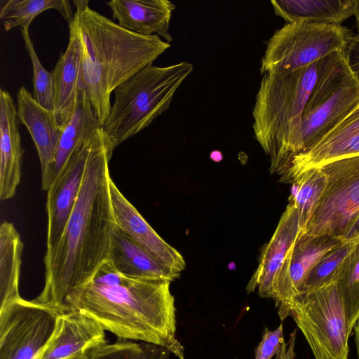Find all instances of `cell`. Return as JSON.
Here are the masks:
<instances>
[{
    "label": "cell",
    "instance_id": "74e56055",
    "mask_svg": "<svg viewBox=\"0 0 359 359\" xmlns=\"http://www.w3.org/2000/svg\"><path fill=\"white\" fill-rule=\"evenodd\" d=\"M358 321H359V319H358Z\"/></svg>",
    "mask_w": 359,
    "mask_h": 359
},
{
    "label": "cell",
    "instance_id": "3957f363",
    "mask_svg": "<svg viewBox=\"0 0 359 359\" xmlns=\"http://www.w3.org/2000/svg\"><path fill=\"white\" fill-rule=\"evenodd\" d=\"M69 29L81 45V84L95 114L103 126L114 90L170 47L157 35L130 32L90 8L88 1L74 0Z\"/></svg>",
    "mask_w": 359,
    "mask_h": 359
},
{
    "label": "cell",
    "instance_id": "836d02e7",
    "mask_svg": "<svg viewBox=\"0 0 359 359\" xmlns=\"http://www.w3.org/2000/svg\"><path fill=\"white\" fill-rule=\"evenodd\" d=\"M354 334H355V340L356 344V349L358 353V358L359 359V321L356 323L353 327Z\"/></svg>",
    "mask_w": 359,
    "mask_h": 359
},
{
    "label": "cell",
    "instance_id": "7a4b0ae2",
    "mask_svg": "<svg viewBox=\"0 0 359 359\" xmlns=\"http://www.w3.org/2000/svg\"><path fill=\"white\" fill-rule=\"evenodd\" d=\"M170 283L127 277L107 259L89 281L72 293L67 311H81L121 339L162 346L184 359V347L176 337Z\"/></svg>",
    "mask_w": 359,
    "mask_h": 359
},
{
    "label": "cell",
    "instance_id": "6da1fadb",
    "mask_svg": "<svg viewBox=\"0 0 359 359\" xmlns=\"http://www.w3.org/2000/svg\"><path fill=\"white\" fill-rule=\"evenodd\" d=\"M113 151L102 126L93 135L79 196L62 235L45 254L44 287L32 300L39 306L67 311L72 293L89 281L107 259L116 226L109 190Z\"/></svg>",
    "mask_w": 359,
    "mask_h": 359
},
{
    "label": "cell",
    "instance_id": "ac0fdd59",
    "mask_svg": "<svg viewBox=\"0 0 359 359\" xmlns=\"http://www.w3.org/2000/svg\"><path fill=\"white\" fill-rule=\"evenodd\" d=\"M17 107L11 94L0 89V199L11 198L20 182L24 150Z\"/></svg>",
    "mask_w": 359,
    "mask_h": 359
},
{
    "label": "cell",
    "instance_id": "8d00e7d4",
    "mask_svg": "<svg viewBox=\"0 0 359 359\" xmlns=\"http://www.w3.org/2000/svg\"><path fill=\"white\" fill-rule=\"evenodd\" d=\"M88 353L79 354L66 359H88Z\"/></svg>",
    "mask_w": 359,
    "mask_h": 359
},
{
    "label": "cell",
    "instance_id": "ba28073f",
    "mask_svg": "<svg viewBox=\"0 0 359 359\" xmlns=\"http://www.w3.org/2000/svg\"><path fill=\"white\" fill-rule=\"evenodd\" d=\"M353 36L341 25L296 21L285 23L266 42L260 73H286L317 62L327 55L345 52Z\"/></svg>",
    "mask_w": 359,
    "mask_h": 359
},
{
    "label": "cell",
    "instance_id": "d590c367",
    "mask_svg": "<svg viewBox=\"0 0 359 359\" xmlns=\"http://www.w3.org/2000/svg\"><path fill=\"white\" fill-rule=\"evenodd\" d=\"M211 158L215 160V161H217V158H219V159H221V158H222V154L218 151H214L211 153Z\"/></svg>",
    "mask_w": 359,
    "mask_h": 359
},
{
    "label": "cell",
    "instance_id": "4dcf8cb0",
    "mask_svg": "<svg viewBox=\"0 0 359 359\" xmlns=\"http://www.w3.org/2000/svg\"><path fill=\"white\" fill-rule=\"evenodd\" d=\"M344 57L348 67L359 83V34L350 39Z\"/></svg>",
    "mask_w": 359,
    "mask_h": 359
},
{
    "label": "cell",
    "instance_id": "7c38bea8",
    "mask_svg": "<svg viewBox=\"0 0 359 359\" xmlns=\"http://www.w3.org/2000/svg\"><path fill=\"white\" fill-rule=\"evenodd\" d=\"M92 138L93 136L72 156L47 190L48 228L46 253L50 252L60 241L74 207L91 149Z\"/></svg>",
    "mask_w": 359,
    "mask_h": 359
},
{
    "label": "cell",
    "instance_id": "603a6c76",
    "mask_svg": "<svg viewBox=\"0 0 359 359\" xmlns=\"http://www.w3.org/2000/svg\"><path fill=\"white\" fill-rule=\"evenodd\" d=\"M23 243L13 224L0 226V311L19 301V278Z\"/></svg>",
    "mask_w": 359,
    "mask_h": 359
},
{
    "label": "cell",
    "instance_id": "9a60e30c",
    "mask_svg": "<svg viewBox=\"0 0 359 359\" xmlns=\"http://www.w3.org/2000/svg\"><path fill=\"white\" fill-rule=\"evenodd\" d=\"M18 120L27 129L41 164V188L47 191L62 130L57 126L53 111L43 107L25 86L17 93Z\"/></svg>",
    "mask_w": 359,
    "mask_h": 359
},
{
    "label": "cell",
    "instance_id": "1f68e13d",
    "mask_svg": "<svg viewBox=\"0 0 359 359\" xmlns=\"http://www.w3.org/2000/svg\"><path fill=\"white\" fill-rule=\"evenodd\" d=\"M297 330H294L290 334L289 340L282 343L279 350L272 359H294V351Z\"/></svg>",
    "mask_w": 359,
    "mask_h": 359
},
{
    "label": "cell",
    "instance_id": "e0dca14e",
    "mask_svg": "<svg viewBox=\"0 0 359 359\" xmlns=\"http://www.w3.org/2000/svg\"><path fill=\"white\" fill-rule=\"evenodd\" d=\"M106 4L121 27L141 35H157L169 43L172 41L170 24L176 6L172 1L111 0Z\"/></svg>",
    "mask_w": 359,
    "mask_h": 359
},
{
    "label": "cell",
    "instance_id": "2e32d148",
    "mask_svg": "<svg viewBox=\"0 0 359 359\" xmlns=\"http://www.w3.org/2000/svg\"><path fill=\"white\" fill-rule=\"evenodd\" d=\"M300 231L297 210L292 202H289L271 238L262 250L258 267L248 284V292L257 290L262 297L273 298L280 268Z\"/></svg>",
    "mask_w": 359,
    "mask_h": 359
},
{
    "label": "cell",
    "instance_id": "e575fe53",
    "mask_svg": "<svg viewBox=\"0 0 359 359\" xmlns=\"http://www.w3.org/2000/svg\"><path fill=\"white\" fill-rule=\"evenodd\" d=\"M353 15L355 17L359 31V0H355Z\"/></svg>",
    "mask_w": 359,
    "mask_h": 359
},
{
    "label": "cell",
    "instance_id": "cb8c5ba5",
    "mask_svg": "<svg viewBox=\"0 0 359 359\" xmlns=\"http://www.w3.org/2000/svg\"><path fill=\"white\" fill-rule=\"evenodd\" d=\"M48 9L58 11L68 23L73 20L74 12L67 0H7L1 7L0 18L7 32L16 27L29 29L32 20Z\"/></svg>",
    "mask_w": 359,
    "mask_h": 359
},
{
    "label": "cell",
    "instance_id": "30bf717a",
    "mask_svg": "<svg viewBox=\"0 0 359 359\" xmlns=\"http://www.w3.org/2000/svg\"><path fill=\"white\" fill-rule=\"evenodd\" d=\"M59 313L20 299L0 311V359H37Z\"/></svg>",
    "mask_w": 359,
    "mask_h": 359
},
{
    "label": "cell",
    "instance_id": "d4e9b609",
    "mask_svg": "<svg viewBox=\"0 0 359 359\" xmlns=\"http://www.w3.org/2000/svg\"><path fill=\"white\" fill-rule=\"evenodd\" d=\"M326 177L320 168L304 172L294 183V189L289 202L296 207L303 229L309 220L326 187Z\"/></svg>",
    "mask_w": 359,
    "mask_h": 359
},
{
    "label": "cell",
    "instance_id": "9c48e42d",
    "mask_svg": "<svg viewBox=\"0 0 359 359\" xmlns=\"http://www.w3.org/2000/svg\"><path fill=\"white\" fill-rule=\"evenodd\" d=\"M318 168L326 177V187L300 233L339 238L359 214V154L338 158Z\"/></svg>",
    "mask_w": 359,
    "mask_h": 359
},
{
    "label": "cell",
    "instance_id": "f546056e",
    "mask_svg": "<svg viewBox=\"0 0 359 359\" xmlns=\"http://www.w3.org/2000/svg\"><path fill=\"white\" fill-rule=\"evenodd\" d=\"M284 341L282 324L274 330L266 327L257 347L255 359H272Z\"/></svg>",
    "mask_w": 359,
    "mask_h": 359
},
{
    "label": "cell",
    "instance_id": "4316f807",
    "mask_svg": "<svg viewBox=\"0 0 359 359\" xmlns=\"http://www.w3.org/2000/svg\"><path fill=\"white\" fill-rule=\"evenodd\" d=\"M170 353L155 344L121 339L93 348L88 353V359H168Z\"/></svg>",
    "mask_w": 359,
    "mask_h": 359
},
{
    "label": "cell",
    "instance_id": "f1b7e54d",
    "mask_svg": "<svg viewBox=\"0 0 359 359\" xmlns=\"http://www.w3.org/2000/svg\"><path fill=\"white\" fill-rule=\"evenodd\" d=\"M25 48L29 55L33 70V97L44 108L53 109L54 78L53 72L41 65L31 40L29 29H20Z\"/></svg>",
    "mask_w": 359,
    "mask_h": 359
},
{
    "label": "cell",
    "instance_id": "8fae6325",
    "mask_svg": "<svg viewBox=\"0 0 359 359\" xmlns=\"http://www.w3.org/2000/svg\"><path fill=\"white\" fill-rule=\"evenodd\" d=\"M342 241L330 235L311 236L299 233L288 251L274 285L278 310L301 293L306 278L316 263Z\"/></svg>",
    "mask_w": 359,
    "mask_h": 359
},
{
    "label": "cell",
    "instance_id": "7402d4cb",
    "mask_svg": "<svg viewBox=\"0 0 359 359\" xmlns=\"http://www.w3.org/2000/svg\"><path fill=\"white\" fill-rule=\"evenodd\" d=\"M274 13L286 23L306 21L341 25L353 15L355 0H271Z\"/></svg>",
    "mask_w": 359,
    "mask_h": 359
},
{
    "label": "cell",
    "instance_id": "52a82bcc",
    "mask_svg": "<svg viewBox=\"0 0 359 359\" xmlns=\"http://www.w3.org/2000/svg\"><path fill=\"white\" fill-rule=\"evenodd\" d=\"M359 104V83L346 62L344 52H333L318 62V76L304 109L305 151L340 124Z\"/></svg>",
    "mask_w": 359,
    "mask_h": 359
},
{
    "label": "cell",
    "instance_id": "83f0119b",
    "mask_svg": "<svg viewBox=\"0 0 359 359\" xmlns=\"http://www.w3.org/2000/svg\"><path fill=\"white\" fill-rule=\"evenodd\" d=\"M356 243L341 242L328 251L307 275L301 293L336 282L342 264Z\"/></svg>",
    "mask_w": 359,
    "mask_h": 359
},
{
    "label": "cell",
    "instance_id": "d6a6232c",
    "mask_svg": "<svg viewBox=\"0 0 359 359\" xmlns=\"http://www.w3.org/2000/svg\"><path fill=\"white\" fill-rule=\"evenodd\" d=\"M339 238L342 242H359V214L346 226Z\"/></svg>",
    "mask_w": 359,
    "mask_h": 359
},
{
    "label": "cell",
    "instance_id": "8992f818",
    "mask_svg": "<svg viewBox=\"0 0 359 359\" xmlns=\"http://www.w3.org/2000/svg\"><path fill=\"white\" fill-rule=\"evenodd\" d=\"M278 313L294 319L316 359H348L351 332L336 282L297 294Z\"/></svg>",
    "mask_w": 359,
    "mask_h": 359
},
{
    "label": "cell",
    "instance_id": "4fadbf2b",
    "mask_svg": "<svg viewBox=\"0 0 359 359\" xmlns=\"http://www.w3.org/2000/svg\"><path fill=\"white\" fill-rule=\"evenodd\" d=\"M109 190L117 226L167 269L179 277L186 267L182 254L166 243L119 191L111 178Z\"/></svg>",
    "mask_w": 359,
    "mask_h": 359
},
{
    "label": "cell",
    "instance_id": "44dd1931",
    "mask_svg": "<svg viewBox=\"0 0 359 359\" xmlns=\"http://www.w3.org/2000/svg\"><path fill=\"white\" fill-rule=\"evenodd\" d=\"M102 126L95 114L88 96L82 89L76 109L60 134L51 173L50 185L72 156Z\"/></svg>",
    "mask_w": 359,
    "mask_h": 359
},
{
    "label": "cell",
    "instance_id": "d6986e66",
    "mask_svg": "<svg viewBox=\"0 0 359 359\" xmlns=\"http://www.w3.org/2000/svg\"><path fill=\"white\" fill-rule=\"evenodd\" d=\"M67 47L53 69V114L62 130L74 114L82 91L81 45L76 33L69 29Z\"/></svg>",
    "mask_w": 359,
    "mask_h": 359
},
{
    "label": "cell",
    "instance_id": "ffe728a7",
    "mask_svg": "<svg viewBox=\"0 0 359 359\" xmlns=\"http://www.w3.org/2000/svg\"><path fill=\"white\" fill-rule=\"evenodd\" d=\"M121 274L137 279H163L171 282L178 277L138 245L117 225L111 238L107 259Z\"/></svg>",
    "mask_w": 359,
    "mask_h": 359
},
{
    "label": "cell",
    "instance_id": "5bb4252c",
    "mask_svg": "<svg viewBox=\"0 0 359 359\" xmlns=\"http://www.w3.org/2000/svg\"><path fill=\"white\" fill-rule=\"evenodd\" d=\"M106 343L104 328L79 311L59 313L53 331L37 359H66Z\"/></svg>",
    "mask_w": 359,
    "mask_h": 359
},
{
    "label": "cell",
    "instance_id": "5b68a950",
    "mask_svg": "<svg viewBox=\"0 0 359 359\" xmlns=\"http://www.w3.org/2000/svg\"><path fill=\"white\" fill-rule=\"evenodd\" d=\"M193 71L194 65L186 61L165 67L151 65L120 84L114 91V101L102 126L112 149L165 112Z\"/></svg>",
    "mask_w": 359,
    "mask_h": 359
},
{
    "label": "cell",
    "instance_id": "277c9868",
    "mask_svg": "<svg viewBox=\"0 0 359 359\" xmlns=\"http://www.w3.org/2000/svg\"><path fill=\"white\" fill-rule=\"evenodd\" d=\"M318 62L286 73L262 75L252 109L256 140L270 157L269 170L280 177L304 152L302 116L316 83Z\"/></svg>",
    "mask_w": 359,
    "mask_h": 359
},
{
    "label": "cell",
    "instance_id": "484cf974",
    "mask_svg": "<svg viewBox=\"0 0 359 359\" xmlns=\"http://www.w3.org/2000/svg\"><path fill=\"white\" fill-rule=\"evenodd\" d=\"M351 333L359 319V242L342 264L336 280Z\"/></svg>",
    "mask_w": 359,
    "mask_h": 359
}]
</instances>
